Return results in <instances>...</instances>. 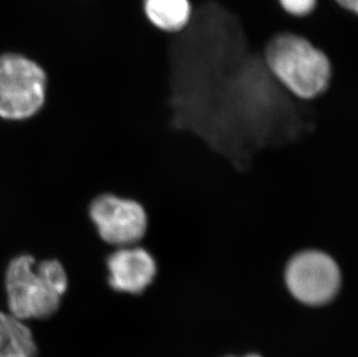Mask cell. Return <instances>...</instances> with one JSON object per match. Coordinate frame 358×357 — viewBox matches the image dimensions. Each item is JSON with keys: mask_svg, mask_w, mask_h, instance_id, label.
I'll use <instances>...</instances> for the list:
<instances>
[{"mask_svg": "<svg viewBox=\"0 0 358 357\" xmlns=\"http://www.w3.org/2000/svg\"><path fill=\"white\" fill-rule=\"evenodd\" d=\"M247 357H260V356H257V355H250V356H247Z\"/></svg>", "mask_w": 358, "mask_h": 357, "instance_id": "cell-11", "label": "cell"}, {"mask_svg": "<svg viewBox=\"0 0 358 357\" xmlns=\"http://www.w3.org/2000/svg\"><path fill=\"white\" fill-rule=\"evenodd\" d=\"M47 74L22 55L0 57V118L22 121L38 114L45 102Z\"/></svg>", "mask_w": 358, "mask_h": 357, "instance_id": "cell-3", "label": "cell"}, {"mask_svg": "<svg viewBox=\"0 0 358 357\" xmlns=\"http://www.w3.org/2000/svg\"><path fill=\"white\" fill-rule=\"evenodd\" d=\"M34 335L24 321L0 311V357H36Z\"/></svg>", "mask_w": 358, "mask_h": 357, "instance_id": "cell-8", "label": "cell"}, {"mask_svg": "<svg viewBox=\"0 0 358 357\" xmlns=\"http://www.w3.org/2000/svg\"><path fill=\"white\" fill-rule=\"evenodd\" d=\"M268 72L283 91L298 102H311L331 85L333 64L327 52L297 33H278L264 51Z\"/></svg>", "mask_w": 358, "mask_h": 357, "instance_id": "cell-1", "label": "cell"}, {"mask_svg": "<svg viewBox=\"0 0 358 357\" xmlns=\"http://www.w3.org/2000/svg\"><path fill=\"white\" fill-rule=\"evenodd\" d=\"M143 12L152 27L164 33H179L193 14L190 0H143Z\"/></svg>", "mask_w": 358, "mask_h": 357, "instance_id": "cell-7", "label": "cell"}, {"mask_svg": "<svg viewBox=\"0 0 358 357\" xmlns=\"http://www.w3.org/2000/svg\"><path fill=\"white\" fill-rule=\"evenodd\" d=\"M280 8L294 18L308 17L315 10L318 0H278Z\"/></svg>", "mask_w": 358, "mask_h": 357, "instance_id": "cell-9", "label": "cell"}, {"mask_svg": "<svg viewBox=\"0 0 358 357\" xmlns=\"http://www.w3.org/2000/svg\"><path fill=\"white\" fill-rule=\"evenodd\" d=\"M88 215L99 238L115 248L141 245L148 232L149 218L142 203L114 192L92 200Z\"/></svg>", "mask_w": 358, "mask_h": 357, "instance_id": "cell-5", "label": "cell"}, {"mask_svg": "<svg viewBox=\"0 0 358 357\" xmlns=\"http://www.w3.org/2000/svg\"><path fill=\"white\" fill-rule=\"evenodd\" d=\"M283 279L294 300L308 307H320L334 300L341 289L342 270L331 254L308 248L287 259Z\"/></svg>", "mask_w": 358, "mask_h": 357, "instance_id": "cell-4", "label": "cell"}, {"mask_svg": "<svg viewBox=\"0 0 358 357\" xmlns=\"http://www.w3.org/2000/svg\"><path fill=\"white\" fill-rule=\"evenodd\" d=\"M108 284L117 293L141 295L158 276V263L142 245L119 247L106 260Z\"/></svg>", "mask_w": 358, "mask_h": 357, "instance_id": "cell-6", "label": "cell"}, {"mask_svg": "<svg viewBox=\"0 0 358 357\" xmlns=\"http://www.w3.org/2000/svg\"><path fill=\"white\" fill-rule=\"evenodd\" d=\"M340 8L356 15L358 12V0H334Z\"/></svg>", "mask_w": 358, "mask_h": 357, "instance_id": "cell-10", "label": "cell"}, {"mask_svg": "<svg viewBox=\"0 0 358 357\" xmlns=\"http://www.w3.org/2000/svg\"><path fill=\"white\" fill-rule=\"evenodd\" d=\"M68 286V274L59 261L36 262L33 256L21 254L5 274L8 311L22 321L47 319L57 312Z\"/></svg>", "mask_w": 358, "mask_h": 357, "instance_id": "cell-2", "label": "cell"}]
</instances>
